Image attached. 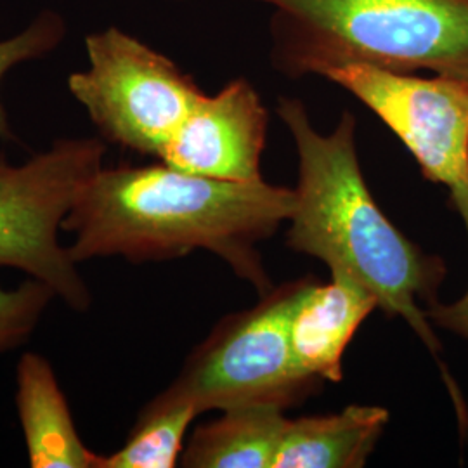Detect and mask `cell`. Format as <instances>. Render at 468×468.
I'll list each match as a JSON object with an SVG mask.
<instances>
[{"label":"cell","mask_w":468,"mask_h":468,"mask_svg":"<svg viewBox=\"0 0 468 468\" xmlns=\"http://www.w3.org/2000/svg\"><path fill=\"white\" fill-rule=\"evenodd\" d=\"M269 113L255 87L236 79L189 112L160 160L187 174L233 183L262 181Z\"/></svg>","instance_id":"cell-8"},{"label":"cell","mask_w":468,"mask_h":468,"mask_svg":"<svg viewBox=\"0 0 468 468\" xmlns=\"http://www.w3.org/2000/svg\"><path fill=\"white\" fill-rule=\"evenodd\" d=\"M54 297L49 284L34 278L15 290L0 288V354L16 349L30 338Z\"/></svg>","instance_id":"cell-15"},{"label":"cell","mask_w":468,"mask_h":468,"mask_svg":"<svg viewBox=\"0 0 468 468\" xmlns=\"http://www.w3.org/2000/svg\"><path fill=\"white\" fill-rule=\"evenodd\" d=\"M324 79L368 106L413 154L427 181L448 189L468 183L467 82L363 63L335 68Z\"/></svg>","instance_id":"cell-7"},{"label":"cell","mask_w":468,"mask_h":468,"mask_svg":"<svg viewBox=\"0 0 468 468\" xmlns=\"http://www.w3.org/2000/svg\"><path fill=\"white\" fill-rule=\"evenodd\" d=\"M104 153L101 139L69 137L21 165L0 156V268L49 284L73 311H87L92 297L59 243V231L80 191L102 168Z\"/></svg>","instance_id":"cell-5"},{"label":"cell","mask_w":468,"mask_h":468,"mask_svg":"<svg viewBox=\"0 0 468 468\" xmlns=\"http://www.w3.org/2000/svg\"><path fill=\"white\" fill-rule=\"evenodd\" d=\"M314 278L288 282L261 302L222 319L186 359L170 392L193 402L198 413L249 406L288 410L316 392L290 346V318Z\"/></svg>","instance_id":"cell-4"},{"label":"cell","mask_w":468,"mask_h":468,"mask_svg":"<svg viewBox=\"0 0 468 468\" xmlns=\"http://www.w3.org/2000/svg\"><path fill=\"white\" fill-rule=\"evenodd\" d=\"M68 34L67 19L56 11L46 9L16 35L0 40V84L4 77L23 63L46 58L58 49ZM0 137L11 139L13 131L7 113L0 102Z\"/></svg>","instance_id":"cell-14"},{"label":"cell","mask_w":468,"mask_h":468,"mask_svg":"<svg viewBox=\"0 0 468 468\" xmlns=\"http://www.w3.org/2000/svg\"><path fill=\"white\" fill-rule=\"evenodd\" d=\"M328 283L305 288L290 318V346L297 367L319 382H340L342 357L352 336L378 309L377 297L351 274L332 269Z\"/></svg>","instance_id":"cell-9"},{"label":"cell","mask_w":468,"mask_h":468,"mask_svg":"<svg viewBox=\"0 0 468 468\" xmlns=\"http://www.w3.org/2000/svg\"><path fill=\"white\" fill-rule=\"evenodd\" d=\"M276 112L299 154L288 247L351 274L382 313L404 319L437 354L441 344L425 309L434 303L446 268L404 236L369 193L356 150V118L346 112L330 134H321L301 100L283 96Z\"/></svg>","instance_id":"cell-2"},{"label":"cell","mask_w":468,"mask_h":468,"mask_svg":"<svg viewBox=\"0 0 468 468\" xmlns=\"http://www.w3.org/2000/svg\"><path fill=\"white\" fill-rule=\"evenodd\" d=\"M200 413L193 402L165 388L139 413L123 446L98 454L96 468H174L185 450L191 421Z\"/></svg>","instance_id":"cell-13"},{"label":"cell","mask_w":468,"mask_h":468,"mask_svg":"<svg viewBox=\"0 0 468 468\" xmlns=\"http://www.w3.org/2000/svg\"><path fill=\"white\" fill-rule=\"evenodd\" d=\"M89 67L69 75L68 89L101 135L160 158L203 92L165 54L117 27L85 38Z\"/></svg>","instance_id":"cell-6"},{"label":"cell","mask_w":468,"mask_h":468,"mask_svg":"<svg viewBox=\"0 0 468 468\" xmlns=\"http://www.w3.org/2000/svg\"><path fill=\"white\" fill-rule=\"evenodd\" d=\"M450 195H452V205L463 220L468 234V183L452 187L450 189ZM425 314L435 326L458 335L460 338L468 342V290L462 299L452 303H441L435 301L431 307L425 309Z\"/></svg>","instance_id":"cell-16"},{"label":"cell","mask_w":468,"mask_h":468,"mask_svg":"<svg viewBox=\"0 0 468 468\" xmlns=\"http://www.w3.org/2000/svg\"><path fill=\"white\" fill-rule=\"evenodd\" d=\"M16 406L28 462L34 468H96L75 429L67 398L49 361L25 352L17 363Z\"/></svg>","instance_id":"cell-10"},{"label":"cell","mask_w":468,"mask_h":468,"mask_svg":"<svg viewBox=\"0 0 468 468\" xmlns=\"http://www.w3.org/2000/svg\"><path fill=\"white\" fill-rule=\"evenodd\" d=\"M456 411H458V417H460V427H462V432L463 437L468 439V404L462 401L456 406Z\"/></svg>","instance_id":"cell-17"},{"label":"cell","mask_w":468,"mask_h":468,"mask_svg":"<svg viewBox=\"0 0 468 468\" xmlns=\"http://www.w3.org/2000/svg\"><path fill=\"white\" fill-rule=\"evenodd\" d=\"M288 419L276 406H249L222 411L200 425L186 444L181 467L272 468Z\"/></svg>","instance_id":"cell-12"},{"label":"cell","mask_w":468,"mask_h":468,"mask_svg":"<svg viewBox=\"0 0 468 468\" xmlns=\"http://www.w3.org/2000/svg\"><path fill=\"white\" fill-rule=\"evenodd\" d=\"M272 7V68L286 79L324 77L363 63L432 69L468 84V0H245Z\"/></svg>","instance_id":"cell-3"},{"label":"cell","mask_w":468,"mask_h":468,"mask_svg":"<svg viewBox=\"0 0 468 468\" xmlns=\"http://www.w3.org/2000/svg\"><path fill=\"white\" fill-rule=\"evenodd\" d=\"M295 210V189L233 183L162 165L101 168L73 203L61 229L79 264L100 257L167 261L207 250L264 295L274 288L259 243Z\"/></svg>","instance_id":"cell-1"},{"label":"cell","mask_w":468,"mask_h":468,"mask_svg":"<svg viewBox=\"0 0 468 468\" xmlns=\"http://www.w3.org/2000/svg\"><path fill=\"white\" fill-rule=\"evenodd\" d=\"M390 413L351 404L342 411L288 420L272 468H361L375 452Z\"/></svg>","instance_id":"cell-11"}]
</instances>
